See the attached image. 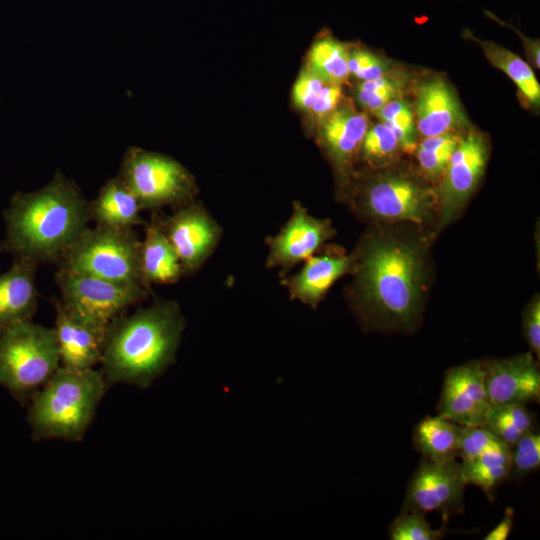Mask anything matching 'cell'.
I'll return each mask as SVG.
<instances>
[{"label":"cell","mask_w":540,"mask_h":540,"mask_svg":"<svg viewBox=\"0 0 540 540\" xmlns=\"http://www.w3.org/2000/svg\"><path fill=\"white\" fill-rule=\"evenodd\" d=\"M3 218L2 250L38 264H57L91 221L89 201L60 170L39 189L16 192Z\"/></svg>","instance_id":"1"},{"label":"cell","mask_w":540,"mask_h":540,"mask_svg":"<svg viewBox=\"0 0 540 540\" xmlns=\"http://www.w3.org/2000/svg\"><path fill=\"white\" fill-rule=\"evenodd\" d=\"M184 327L174 300L159 299L114 319L100 362L107 385L150 386L175 361Z\"/></svg>","instance_id":"2"},{"label":"cell","mask_w":540,"mask_h":540,"mask_svg":"<svg viewBox=\"0 0 540 540\" xmlns=\"http://www.w3.org/2000/svg\"><path fill=\"white\" fill-rule=\"evenodd\" d=\"M353 259L361 306L380 320L409 326L419 310L424 277L417 247L392 237H372Z\"/></svg>","instance_id":"3"},{"label":"cell","mask_w":540,"mask_h":540,"mask_svg":"<svg viewBox=\"0 0 540 540\" xmlns=\"http://www.w3.org/2000/svg\"><path fill=\"white\" fill-rule=\"evenodd\" d=\"M107 388L101 370L60 365L30 399L27 420L33 439L80 441Z\"/></svg>","instance_id":"4"},{"label":"cell","mask_w":540,"mask_h":540,"mask_svg":"<svg viewBox=\"0 0 540 540\" xmlns=\"http://www.w3.org/2000/svg\"><path fill=\"white\" fill-rule=\"evenodd\" d=\"M55 331L27 320L0 329V385L21 403L60 367Z\"/></svg>","instance_id":"5"},{"label":"cell","mask_w":540,"mask_h":540,"mask_svg":"<svg viewBox=\"0 0 540 540\" xmlns=\"http://www.w3.org/2000/svg\"><path fill=\"white\" fill-rule=\"evenodd\" d=\"M141 239L134 229L87 227L57 263L58 268L113 282L148 287L140 268Z\"/></svg>","instance_id":"6"},{"label":"cell","mask_w":540,"mask_h":540,"mask_svg":"<svg viewBox=\"0 0 540 540\" xmlns=\"http://www.w3.org/2000/svg\"><path fill=\"white\" fill-rule=\"evenodd\" d=\"M138 199L142 210L173 209L195 200L193 175L176 159L141 147L126 149L118 174Z\"/></svg>","instance_id":"7"},{"label":"cell","mask_w":540,"mask_h":540,"mask_svg":"<svg viewBox=\"0 0 540 540\" xmlns=\"http://www.w3.org/2000/svg\"><path fill=\"white\" fill-rule=\"evenodd\" d=\"M55 281L61 300L83 317L109 326L131 306L148 298L151 289L113 282L58 268Z\"/></svg>","instance_id":"8"},{"label":"cell","mask_w":540,"mask_h":540,"mask_svg":"<svg viewBox=\"0 0 540 540\" xmlns=\"http://www.w3.org/2000/svg\"><path fill=\"white\" fill-rule=\"evenodd\" d=\"M466 485L460 462L422 459L410 478L400 512H438L447 521L464 511Z\"/></svg>","instance_id":"9"},{"label":"cell","mask_w":540,"mask_h":540,"mask_svg":"<svg viewBox=\"0 0 540 540\" xmlns=\"http://www.w3.org/2000/svg\"><path fill=\"white\" fill-rule=\"evenodd\" d=\"M157 212L184 275L195 273L219 244L223 232L221 226L204 205L196 200L173 209L170 215Z\"/></svg>","instance_id":"10"},{"label":"cell","mask_w":540,"mask_h":540,"mask_svg":"<svg viewBox=\"0 0 540 540\" xmlns=\"http://www.w3.org/2000/svg\"><path fill=\"white\" fill-rule=\"evenodd\" d=\"M437 195L421 184L398 175L374 179L357 196L363 215L392 221L423 222L435 205Z\"/></svg>","instance_id":"11"},{"label":"cell","mask_w":540,"mask_h":540,"mask_svg":"<svg viewBox=\"0 0 540 540\" xmlns=\"http://www.w3.org/2000/svg\"><path fill=\"white\" fill-rule=\"evenodd\" d=\"M335 231L328 219L309 214L298 201L293 202L292 212L280 231L268 236L266 267L279 268L280 278L287 276L298 263L314 255Z\"/></svg>","instance_id":"12"},{"label":"cell","mask_w":540,"mask_h":540,"mask_svg":"<svg viewBox=\"0 0 540 540\" xmlns=\"http://www.w3.org/2000/svg\"><path fill=\"white\" fill-rule=\"evenodd\" d=\"M487 159L488 146L479 132L471 130L461 136L437 193L442 225L454 219L464 207L484 173Z\"/></svg>","instance_id":"13"},{"label":"cell","mask_w":540,"mask_h":540,"mask_svg":"<svg viewBox=\"0 0 540 540\" xmlns=\"http://www.w3.org/2000/svg\"><path fill=\"white\" fill-rule=\"evenodd\" d=\"M490 408L481 361L446 371L437 404L438 415L460 426H484Z\"/></svg>","instance_id":"14"},{"label":"cell","mask_w":540,"mask_h":540,"mask_svg":"<svg viewBox=\"0 0 540 540\" xmlns=\"http://www.w3.org/2000/svg\"><path fill=\"white\" fill-rule=\"evenodd\" d=\"M51 303L61 365L74 370L94 368L101 362L109 326L83 317L61 299L53 298Z\"/></svg>","instance_id":"15"},{"label":"cell","mask_w":540,"mask_h":540,"mask_svg":"<svg viewBox=\"0 0 540 540\" xmlns=\"http://www.w3.org/2000/svg\"><path fill=\"white\" fill-rule=\"evenodd\" d=\"M481 363L491 405L539 402L540 371L531 352Z\"/></svg>","instance_id":"16"},{"label":"cell","mask_w":540,"mask_h":540,"mask_svg":"<svg viewBox=\"0 0 540 540\" xmlns=\"http://www.w3.org/2000/svg\"><path fill=\"white\" fill-rule=\"evenodd\" d=\"M354 259L338 247H328L304 261L299 272L281 278L291 300L316 309L332 285L352 272Z\"/></svg>","instance_id":"17"},{"label":"cell","mask_w":540,"mask_h":540,"mask_svg":"<svg viewBox=\"0 0 540 540\" xmlns=\"http://www.w3.org/2000/svg\"><path fill=\"white\" fill-rule=\"evenodd\" d=\"M320 122V144L338 176L346 181L370 127L369 121L365 114L350 105L340 104Z\"/></svg>","instance_id":"18"},{"label":"cell","mask_w":540,"mask_h":540,"mask_svg":"<svg viewBox=\"0 0 540 540\" xmlns=\"http://www.w3.org/2000/svg\"><path fill=\"white\" fill-rule=\"evenodd\" d=\"M415 115L417 130L424 137L455 132L467 126V117L452 87L434 77L418 88Z\"/></svg>","instance_id":"19"},{"label":"cell","mask_w":540,"mask_h":540,"mask_svg":"<svg viewBox=\"0 0 540 540\" xmlns=\"http://www.w3.org/2000/svg\"><path fill=\"white\" fill-rule=\"evenodd\" d=\"M38 263L14 258L12 266L0 274V329L31 320L37 310Z\"/></svg>","instance_id":"20"},{"label":"cell","mask_w":540,"mask_h":540,"mask_svg":"<svg viewBox=\"0 0 540 540\" xmlns=\"http://www.w3.org/2000/svg\"><path fill=\"white\" fill-rule=\"evenodd\" d=\"M140 246V268L145 284L170 285L184 277L175 249L166 236L158 212L146 222Z\"/></svg>","instance_id":"21"},{"label":"cell","mask_w":540,"mask_h":540,"mask_svg":"<svg viewBox=\"0 0 540 540\" xmlns=\"http://www.w3.org/2000/svg\"><path fill=\"white\" fill-rule=\"evenodd\" d=\"M141 211L138 199L119 175L108 179L89 202L90 220L98 226L134 229L146 224Z\"/></svg>","instance_id":"22"},{"label":"cell","mask_w":540,"mask_h":540,"mask_svg":"<svg viewBox=\"0 0 540 540\" xmlns=\"http://www.w3.org/2000/svg\"><path fill=\"white\" fill-rule=\"evenodd\" d=\"M511 448L498 440L476 454L461 459L460 465L467 484L480 488L493 500L500 484L508 480Z\"/></svg>","instance_id":"23"},{"label":"cell","mask_w":540,"mask_h":540,"mask_svg":"<svg viewBox=\"0 0 540 540\" xmlns=\"http://www.w3.org/2000/svg\"><path fill=\"white\" fill-rule=\"evenodd\" d=\"M462 426L440 416H426L413 432L415 448L423 459L447 462L458 458Z\"/></svg>","instance_id":"24"},{"label":"cell","mask_w":540,"mask_h":540,"mask_svg":"<svg viewBox=\"0 0 540 540\" xmlns=\"http://www.w3.org/2000/svg\"><path fill=\"white\" fill-rule=\"evenodd\" d=\"M349 48L330 37H320L311 46L307 67L325 83L342 85L349 76Z\"/></svg>","instance_id":"25"},{"label":"cell","mask_w":540,"mask_h":540,"mask_svg":"<svg viewBox=\"0 0 540 540\" xmlns=\"http://www.w3.org/2000/svg\"><path fill=\"white\" fill-rule=\"evenodd\" d=\"M473 38L482 48L487 59L509 76L534 106L540 103V86L531 67L517 54L491 41Z\"/></svg>","instance_id":"26"},{"label":"cell","mask_w":540,"mask_h":540,"mask_svg":"<svg viewBox=\"0 0 540 540\" xmlns=\"http://www.w3.org/2000/svg\"><path fill=\"white\" fill-rule=\"evenodd\" d=\"M483 427L511 448L522 436L536 429L535 415L527 405H491Z\"/></svg>","instance_id":"27"},{"label":"cell","mask_w":540,"mask_h":540,"mask_svg":"<svg viewBox=\"0 0 540 540\" xmlns=\"http://www.w3.org/2000/svg\"><path fill=\"white\" fill-rule=\"evenodd\" d=\"M460 138L461 135L458 133L448 132L426 137L419 144L417 160L425 177L430 180H438L443 176Z\"/></svg>","instance_id":"28"},{"label":"cell","mask_w":540,"mask_h":540,"mask_svg":"<svg viewBox=\"0 0 540 540\" xmlns=\"http://www.w3.org/2000/svg\"><path fill=\"white\" fill-rule=\"evenodd\" d=\"M374 114L394 133L401 150L413 152L416 149V122L407 100L403 98L391 100Z\"/></svg>","instance_id":"29"},{"label":"cell","mask_w":540,"mask_h":540,"mask_svg":"<svg viewBox=\"0 0 540 540\" xmlns=\"http://www.w3.org/2000/svg\"><path fill=\"white\" fill-rule=\"evenodd\" d=\"M400 149L394 133L381 122L368 128L360 153L369 165L380 167L390 163Z\"/></svg>","instance_id":"30"},{"label":"cell","mask_w":540,"mask_h":540,"mask_svg":"<svg viewBox=\"0 0 540 540\" xmlns=\"http://www.w3.org/2000/svg\"><path fill=\"white\" fill-rule=\"evenodd\" d=\"M403 86L400 77L384 74L361 81L356 87V98L362 108L374 113L389 101L400 98Z\"/></svg>","instance_id":"31"},{"label":"cell","mask_w":540,"mask_h":540,"mask_svg":"<svg viewBox=\"0 0 540 540\" xmlns=\"http://www.w3.org/2000/svg\"><path fill=\"white\" fill-rule=\"evenodd\" d=\"M445 534V527H432L420 512H400L388 529L392 540H438Z\"/></svg>","instance_id":"32"},{"label":"cell","mask_w":540,"mask_h":540,"mask_svg":"<svg viewBox=\"0 0 540 540\" xmlns=\"http://www.w3.org/2000/svg\"><path fill=\"white\" fill-rule=\"evenodd\" d=\"M540 467V434L536 429L522 436L511 447L508 479L519 481Z\"/></svg>","instance_id":"33"},{"label":"cell","mask_w":540,"mask_h":540,"mask_svg":"<svg viewBox=\"0 0 540 540\" xmlns=\"http://www.w3.org/2000/svg\"><path fill=\"white\" fill-rule=\"evenodd\" d=\"M348 68L350 75L367 81L380 77L390 69V61L363 49H349Z\"/></svg>","instance_id":"34"},{"label":"cell","mask_w":540,"mask_h":540,"mask_svg":"<svg viewBox=\"0 0 540 540\" xmlns=\"http://www.w3.org/2000/svg\"><path fill=\"white\" fill-rule=\"evenodd\" d=\"M325 84L320 77L308 68L303 69L292 90V100L295 107L308 114Z\"/></svg>","instance_id":"35"},{"label":"cell","mask_w":540,"mask_h":540,"mask_svg":"<svg viewBox=\"0 0 540 540\" xmlns=\"http://www.w3.org/2000/svg\"><path fill=\"white\" fill-rule=\"evenodd\" d=\"M342 98L341 85L326 83L320 90L308 114L313 119L322 121L341 104Z\"/></svg>","instance_id":"36"},{"label":"cell","mask_w":540,"mask_h":540,"mask_svg":"<svg viewBox=\"0 0 540 540\" xmlns=\"http://www.w3.org/2000/svg\"><path fill=\"white\" fill-rule=\"evenodd\" d=\"M523 329L526 341L531 351L540 355V302L535 298L528 306L523 320Z\"/></svg>","instance_id":"37"},{"label":"cell","mask_w":540,"mask_h":540,"mask_svg":"<svg viewBox=\"0 0 540 540\" xmlns=\"http://www.w3.org/2000/svg\"><path fill=\"white\" fill-rule=\"evenodd\" d=\"M514 525V510L507 507L501 521L484 537L485 540H506Z\"/></svg>","instance_id":"38"},{"label":"cell","mask_w":540,"mask_h":540,"mask_svg":"<svg viewBox=\"0 0 540 540\" xmlns=\"http://www.w3.org/2000/svg\"><path fill=\"white\" fill-rule=\"evenodd\" d=\"M1 252H3V250H2V247H1V245H0V253H1Z\"/></svg>","instance_id":"39"}]
</instances>
